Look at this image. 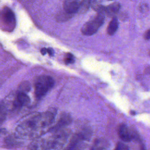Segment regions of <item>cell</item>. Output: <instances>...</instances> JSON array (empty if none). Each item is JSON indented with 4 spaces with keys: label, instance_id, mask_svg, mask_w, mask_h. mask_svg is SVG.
Segmentation results:
<instances>
[{
    "label": "cell",
    "instance_id": "5bb4252c",
    "mask_svg": "<svg viewBox=\"0 0 150 150\" xmlns=\"http://www.w3.org/2000/svg\"><path fill=\"white\" fill-rule=\"evenodd\" d=\"M139 10L142 13H145L149 10V6L146 3H141L139 6Z\"/></svg>",
    "mask_w": 150,
    "mask_h": 150
},
{
    "label": "cell",
    "instance_id": "9a60e30c",
    "mask_svg": "<svg viewBox=\"0 0 150 150\" xmlns=\"http://www.w3.org/2000/svg\"><path fill=\"white\" fill-rule=\"evenodd\" d=\"M5 118V110L4 107L0 106V125Z\"/></svg>",
    "mask_w": 150,
    "mask_h": 150
},
{
    "label": "cell",
    "instance_id": "7c38bea8",
    "mask_svg": "<svg viewBox=\"0 0 150 150\" xmlns=\"http://www.w3.org/2000/svg\"><path fill=\"white\" fill-rule=\"evenodd\" d=\"M91 4V0H81V1L80 2L78 12L79 13H84L86 12L88 9Z\"/></svg>",
    "mask_w": 150,
    "mask_h": 150
},
{
    "label": "cell",
    "instance_id": "8fae6325",
    "mask_svg": "<svg viewBox=\"0 0 150 150\" xmlns=\"http://www.w3.org/2000/svg\"><path fill=\"white\" fill-rule=\"evenodd\" d=\"M73 15L67 13L64 10L60 12L56 16V20L58 22H65L73 17Z\"/></svg>",
    "mask_w": 150,
    "mask_h": 150
},
{
    "label": "cell",
    "instance_id": "ba28073f",
    "mask_svg": "<svg viewBox=\"0 0 150 150\" xmlns=\"http://www.w3.org/2000/svg\"><path fill=\"white\" fill-rule=\"evenodd\" d=\"M118 133L120 138L125 142H129L132 139V135L129 131V129L128 127L124 124H122L119 126Z\"/></svg>",
    "mask_w": 150,
    "mask_h": 150
},
{
    "label": "cell",
    "instance_id": "2e32d148",
    "mask_svg": "<svg viewBox=\"0 0 150 150\" xmlns=\"http://www.w3.org/2000/svg\"><path fill=\"white\" fill-rule=\"evenodd\" d=\"M115 150H128V147L122 142H118Z\"/></svg>",
    "mask_w": 150,
    "mask_h": 150
},
{
    "label": "cell",
    "instance_id": "e0dca14e",
    "mask_svg": "<svg viewBox=\"0 0 150 150\" xmlns=\"http://www.w3.org/2000/svg\"><path fill=\"white\" fill-rule=\"evenodd\" d=\"M144 38L146 40H149L150 39V29H149L148 30H147L145 32V33L144 35Z\"/></svg>",
    "mask_w": 150,
    "mask_h": 150
},
{
    "label": "cell",
    "instance_id": "4fadbf2b",
    "mask_svg": "<svg viewBox=\"0 0 150 150\" xmlns=\"http://www.w3.org/2000/svg\"><path fill=\"white\" fill-rule=\"evenodd\" d=\"M64 63L66 64H70L73 63L74 62V56L70 53H67L66 54L65 57H64Z\"/></svg>",
    "mask_w": 150,
    "mask_h": 150
},
{
    "label": "cell",
    "instance_id": "ffe728a7",
    "mask_svg": "<svg viewBox=\"0 0 150 150\" xmlns=\"http://www.w3.org/2000/svg\"><path fill=\"white\" fill-rule=\"evenodd\" d=\"M131 113L132 114H135V112L134 111V112H133V111H132H132H131Z\"/></svg>",
    "mask_w": 150,
    "mask_h": 150
},
{
    "label": "cell",
    "instance_id": "ac0fdd59",
    "mask_svg": "<svg viewBox=\"0 0 150 150\" xmlns=\"http://www.w3.org/2000/svg\"><path fill=\"white\" fill-rule=\"evenodd\" d=\"M47 53H48L50 56H52L54 54V50L52 48H47Z\"/></svg>",
    "mask_w": 150,
    "mask_h": 150
},
{
    "label": "cell",
    "instance_id": "6da1fadb",
    "mask_svg": "<svg viewBox=\"0 0 150 150\" xmlns=\"http://www.w3.org/2000/svg\"><path fill=\"white\" fill-rule=\"evenodd\" d=\"M54 118V114L50 111L34 114L23 121L18 126L16 131L25 137H40L51 125Z\"/></svg>",
    "mask_w": 150,
    "mask_h": 150
},
{
    "label": "cell",
    "instance_id": "3957f363",
    "mask_svg": "<svg viewBox=\"0 0 150 150\" xmlns=\"http://www.w3.org/2000/svg\"><path fill=\"white\" fill-rule=\"evenodd\" d=\"M54 80L50 76L41 75L34 81L35 96L37 100H41L53 87Z\"/></svg>",
    "mask_w": 150,
    "mask_h": 150
},
{
    "label": "cell",
    "instance_id": "30bf717a",
    "mask_svg": "<svg viewBox=\"0 0 150 150\" xmlns=\"http://www.w3.org/2000/svg\"><path fill=\"white\" fill-rule=\"evenodd\" d=\"M118 25L119 23L117 19L115 18H112V20L110 22L107 28V33L108 35L111 36L114 35L118 28Z\"/></svg>",
    "mask_w": 150,
    "mask_h": 150
},
{
    "label": "cell",
    "instance_id": "277c9868",
    "mask_svg": "<svg viewBox=\"0 0 150 150\" xmlns=\"http://www.w3.org/2000/svg\"><path fill=\"white\" fill-rule=\"evenodd\" d=\"M104 21V13L98 12L93 18L83 25L81 29V33L86 36H91L96 33L98 28L103 24Z\"/></svg>",
    "mask_w": 150,
    "mask_h": 150
},
{
    "label": "cell",
    "instance_id": "52a82bcc",
    "mask_svg": "<svg viewBox=\"0 0 150 150\" xmlns=\"http://www.w3.org/2000/svg\"><path fill=\"white\" fill-rule=\"evenodd\" d=\"M80 2L78 0H65L63 4V10L67 13L74 15L78 12Z\"/></svg>",
    "mask_w": 150,
    "mask_h": 150
},
{
    "label": "cell",
    "instance_id": "9c48e42d",
    "mask_svg": "<svg viewBox=\"0 0 150 150\" xmlns=\"http://www.w3.org/2000/svg\"><path fill=\"white\" fill-rule=\"evenodd\" d=\"M120 4L118 2H114L104 7V13L109 16H113L116 15L120 11Z\"/></svg>",
    "mask_w": 150,
    "mask_h": 150
},
{
    "label": "cell",
    "instance_id": "5b68a950",
    "mask_svg": "<svg viewBox=\"0 0 150 150\" xmlns=\"http://www.w3.org/2000/svg\"><path fill=\"white\" fill-rule=\"evenodd\" d=\"M1 18L5 28H8L10 30L11 29H13L15 28V17L11 9L6 6L4 7L1 12Z\"/></svg>",
    "mask_w": 150,
    "mask_h": 150
},
{
    "label": "cell",
    "instance_id": "7a4b0ae2",
    "mask_svg": "<svg viewBox=\"0 0 150 150\" xmlns=\"http://www.w3.org/2000/svg\"><path fill=\"white\" fill-rule=\"evenodd\" d=\"M64 137L62 134L44 138H36L30 144V150H59L63 145Z\"/></svg>",
    "mask_w": 150,
    "mask_h": 150
},
{
    "label": "cell",
    "instance_id": "8992f818",
    "mask_svg": "<svg viewBox=\"0 0 150 150\" xmlns=\"http://www.w3.org/2000/svg\"><path fill=\"white\" fill-rule=\"evenodd\" d=\"M30 98L25 91H19L16 96L13 102V107L15 109L18 110L27 105L30 103Z\"/></svg>",
    "mask_w": 150,
    "mask_h": 150
},
{
    "label": "cell",
    "instance_id": "44dd1931",
    "mask_svg": "<svg viewBox=\"0 0 150 150\" xmlns=\"http://www.w3.org/2000/svg\"><path fill=\"white\" fill-rule=\"evenodd\" d=\"M149 55H150V51H149Z\"/></svg>",
    "mask_w": 150,
    "mask_h": 150
},
{
    "label": "cell",
    "instance_id": "d6986e66",
    "mask_svg": "<svg viewBox=\"0 0 150 150\" xmlns=\"http://www.w3.org/2000/svg\"><path fill=\"white\" fill-rule=\"evenodd\" d=\"M41 52V53L43 54V55H45V54L47 53V48H42L40 50Z\"/></svg>",
    "mask_w": 150,
    "mask_h": 150
}]
</instances>
